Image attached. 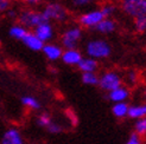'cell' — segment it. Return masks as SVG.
<instances>
[{"label": "cell", "mask_w": 146, "mask_h": 144, "mask_svg": "<svg viewBox=\"0 0 146 144\" xmlns=\"http://www.w3.org/2000/svg\"><path fill=\"white\" fill-rule=\"evenodd\" d=\"M86 51H87V54L89 56V58L98 60V59L108 58L112 53V47L106 40L94 39L87 44Z\"/></svg>", "instance_id": "1"}, {"label": "cell", "mask_w": 146, "mask_h": 144, "mask_svg": "<svg viewBox=\"0 0 146 144\" xmlns=\"http://www.w3.org/2000/svg\"><path fill=\"white\" fill-rule=\"evenodd\" d=\"M18 20H19V25L24 26L25 28H36L40 24L49 23L42 12L31 11V10H26L21 12L18 16Z\"/></svg>", "instance_id": "2"}, {"label": "cell", "mask_w": 146, "mask_h": 144, "mask_svg": "<svg viewBox=\"0 0 146 144\" xmlns=\"http://www.w3.org/2000/svg\"><path fill=\"white\" fill-rule=\"evenodd\" d=\"M98 86H100L101 90L106 92H111L122 86V78L115 71H106L101 76H99Z\"/></svg>", "instance_id": "3"}, {"label": "cell", "mask_w": 146, "mask_h": 144, "mask_svg": "<svg viewBox=\"0 0 146 144\" xmlns=\"http://www.w3.org/2000/svg\"><path fill=\"white\" fill-rule=\"evenodd\" d=\"M121 10L132 18L146 16V0H121Z\"/></svg>", "instance_id": "4"}, {"label": "cell", "mask_w": 146, "mask_h": 144, "mask_svg": "<svg viewBox=\"0 0 146 144\" xmlns=\"http://www.w3.org/2000/svg\"><path fill=\"white\" fill-rule=\"evenodd\" d=\"M48 21H64L68 18V10L60 3H49L42 11Z\"/></svg>", "instance_id": "5"}, {"label": "cell", "mask_w": 146, "mask_h": 144, "mask_svg": "<svg viewBox=\"0 0 146 144\" xmlns=\"http://www.w3.org/2000/svg\"><path fill=\"white\" fill-rule=\"evenodd\" d=\"M82 38V30L80 26H74L70 27L68 30H65L61 37V43L62 46L65 47V50H71L76 48L78 41Z\"/></svg>", "instance_id": "6"}, {"label": "cell", "mask_w": 146, "mask_h": 144, "mask_svg": "<svg viewBox=\"0 0 146 144\" xmlns=\"http://www.w3.org/2000/svg\"><path fill=\"white\" fill-rule=\"evenodd\" d=\"M102 19H105V18L102 16V13L100 12V10H94V11L81 14L78 18V23L82 27L92 28V27H95Z\"/></svg>", "instance_id": "7"}, {"label": "cell", "mask_w": 146, "mask_h": 144, "mask_svg": "<svg viewBox=\"0 0 146 144\" xmlns=\"http://www.w3.org/2000/svg\"><path fill=\"white\" fill-rule=\"evenodd\" d=\"M0 144H25V139L18 129L10 128L3 134Z\"/></svg>", "instance_id": "8"}, {"label": "cell", "mask_w": 146, "mask_h": 144, "mask_svg": "<svg viewBox=\"0 0 146 144\" xmlns=\"http://www.w3.org/2000/svg\"><path fill=\"white\" fill-rule=\"evenodd\" d=\"M33 33L37 35V38L40 41H43L45 44L46 41H50L54 37V27L50 23H44L36 27Z\"/></svg>", "instance_id": "9"}, {"label": "cell", "mask_w": 146, "mask_h": 144, "mask_svg": "<svg viewBox=\"0 0 146 144\" xmlns=\"http://www.w3.org/2000/svg\"><path fill=\"white\" fill-rule=\"evenodd\" d=\"M82 58H83V56L77 48L64 50L62 52V57H61L63 63L67 64V65H78V63L81 62Z\"/></svg>", "instance_id": "10"}, {"label": "cell", "mask_w": 146, "mask_h": 144, "mask_svg": "<svg viewBox=\"0 0 146 144\" xmlns=\"http://www.w3.org/2000/svg\"><path fill=\"white\" fill-rule=\"evenodd\" d=\"M43 53L45 54V57L51 60V62H55V60H58L61 59L62 57V46L57 45V44H51V43H49V44H44V46H43L42 48Z\"/></svg>", "instance_id": "11"}, {"label": "cell", "mask_w": 146, "mask_h": 144, "mask_svg": "<svg viewBox=\"0 0 146 144\" xmlns=\"http://www.w3.org/2000/svg\"><path fill=\"white\" fill-rule=\"evenodd\" d=\"M129 98V90L126 86H120V88L115 89L111 92H108V99L115 103H123Z\"/></svg>", "instance_id": "12"}, {"label": "cell", "mask_w": 146, "mask_h": 144, "mask_svg": "<svg viewBox=\"0 0 146 144\" xmlns=\"http://www.w3.org/2000/svg\"><path fill=\"white\" fill-rule=\"evenodd\" d=\"M21 41L32 51H42L43 46H44V43L40 41L33 32H27Z\"/></svg>", "instance_id": "13"}, {"label": "cell", "mask_w": 146, "mask_h": 144, "mask_svg": "<svg viewBox=\"0 0 146 144\" xmlns=\"http://www.w3.org/2000/svg\"><path fill=\"white\" fill-rule=\"evenodd\" d=\"M146 115V105L145 104H135V105H129L128 106V112L127 117L131 119H141L145 118Z\"/></svg>", "instance_id": "14"}, {"label": "cell", "mask_w": 146, "mask_h": 144, "mask_svg": "<svg viewBox=\"0 0 146 144\" xmlns=\"http://www.w3.org/2000/svg\"><path fill=\"white\" fill-rule=\"evenodd\" d=\"M95 28H96L98 32H100L102 34H109V33L115 31L116 24H115V21L112 20L111 18H105L95 26Z\"/></svg>", "instance_id": "15"}, {"label": "cell", "mask_w": 146, "mask_h": 144, "mask_svg": "<svg viewBox=\"0 0 146 144\" xmlns=\"http://www.w3.org/2000/svg\"><path fill=\"white\" fill-rule=\"evenodd\" d=\"M77 66L82 71V73H86V72H96L99 67V62L93 58H89V57H87V58L83 57Z\"/></svg>", "instance_id": "16"}, {"label": "cell", "mask_w": 146, "mask_h": 144, "mask_svg": "<svg viewBox=\"0 0 146 144\" xmlns=\"http://www.w3.org/2000/svg\"><path fill=\"white\" fill-rule=\"evenodd\" d=\"M128 104L127 102H123V103H115L112 106V113L115 118H126L127 117V112H128Z\"/></svg>", "instance_id": "17"}, {"label": "cell", "mask_w": 146, "mask_h": 144, "mask_svg": "<svg viewBox=\"0 0 146 144\" xmlns=\"http://www.w3.org/2000/svg\"><path fill=\"white\" fill-rule=\"evenodd\" d=\"M21 104H23L26 109L29 110H33V111H37L40 109V103L37 98H35L32 96H24L21 97Z\"/></svg>", "instance_id": "18"}, {"label": "cell", "mask_w": 146, "mask_h": 144, "mask_svg": "<svg viewBox=\"0 0 146 144\" xmlns=\"http://www.w3.org/2000/svg\"><path fill=\"white\" fill-rule=\"evenodd\" d=\"M27 32L29 31L26 30V28L24 26L19 25V24L13 25L10 28V35H11V37H13L14 39H18V40H23V38L26 35Z\"/></svg>", "instance_id": "19"}, {"label": "cell", "mask_w": 146, "mask_h": 144, "mask_svg": "<svg viewBox=\"0 0 146 144\" xmlns=\"http://www.w3.org/2000/svg\"><path fill=\"white\" fill-rule=\"evenodd\" d=\"M82 83L89 86H96L99 84V75L96 72H86V73H82Z\"/></svg>", "instance_id": "20"}, {"label": "cell", "mask_w": 146, "mask_h": 144, "mask_svg": "<svg viewBox=\"0 0 146 144\" xmlns=\"http://www.w3.org/2000/svg\"><path fill=\"white\" fill-rule=\"evenodd\" d=\"M37 125L38 126H40V128H48L51 123H52V118H51V116L48 113V112H43V113H40L39 116L37 117Z\"/></svg>", "instance_id": "21"}, {"label": "cell", "mask_w": 146, "mask_h": 144, "mask_svg": "<svg viewBox=\"0 0 146 144\" xmlns=\"http://www.w3.org/2000/svg\"><path fill=\"white\" fill-rule=\"evenodd\" d=\"M134 134H137L140 137H144L146 134V119L141 118V119H137L134 123Z\"/></svg>", "instance_id": "22"}, {"label": "cell", "mask_w": 146, "mask_h": 144, "mask_svg": "<svg viewBox=\"0 0 146 144\" xmlns=\"http://www.w3.org/2000/svg\"><path fill=\"white\" fill-rule=\"evenodd\" d=\"M116 11V7L113 5V4H105L101 6L100 9V12L102 13V16H104V18H111L113 14L115 13Z\"/></svg>", "instance_id": "23"}, {"label": "cell", "mask_w": 146, "mask_h": 144, "mask_svg": "<svg viewBox=\"0 0 146 144\" xmlns=\"http://www.w3.org/2000/svg\"><path fill=\"white\" fill-rule=\"evenodd\" d=\"M134 28L138 33H145V31H146V16L134 19Z\"/></svg>", "instance_id": "24"}, {"label": "cell", "mask_w": 146, "mask_h": 144, "mask_svg": "<svg viewBox=\"0 0 146 144\" xmlns=\"http://www.w3.org/2000/svg\"><path fill=\"white\" fill-rule=\"evenodd\" d=\"M125 144H143V137H140V136H138L137 134L132 132L128 136V138L126 139Z\"/></svg>", "instance_id": "25"}, {"label": "cell", "mask_w": 146, "mask_h": 144, "mask_svg": "<svg viewBox=\"0 0 146 144\" xmlns=\"http://www.w3.org/2000/svg\"><path fill=\"white\" fill-rule=\"evenodd\" d=\"M46 130L50 132V134H52V135H57V134H60L62 132L63 130V128L61 124H58V123H55V122H52L48 128H46Z\"/></svg>", "instance_id": "26"}, {"label": "cell", "mask_w": 146, "mask_h": 144, "mask_svg": "<svg viewBox=\"0 0 146 144\" xmlns=\"http://www.w3.org/2000/svg\"><path fill=\"white\" fill-rule=\"evenodd\" d=\"M126 78H127V82L129 84H132V85H134L138 82V75H137L135 71H129L128 73H127V77Z\"/></svg>", "instance_id": "27"}, {"label": "cell", "mask_w": 146, "mask_h": 144, "mask_svg": "<svg viewBox=\"0 0 146 144\" xmlns=\"http://www.w3.org/2000/svg\"><path fill=\"white\" fill-rule=\"evenodd\" d=\"M65 115H67V117L69 118V120L71 122L72 125H76L77 124V116H76V113L74 111L67 110V111H65Z\"/></svg>", "instance_id": "28"}, {"label": "cell", "mask_w": 146, "mask_h": 144, "mask_svg": "<svg viewBox=\"0 0 146 144\" xmlns=\"http://www.w3.org/2000/svg\"><path fill=\"white\" fill-rule=\"evenodd\" d=\"M93 0H71V4L74 5L75 7H83L89 5Z\"/></svg>", "instance_id": "29"}, {"label": "cell", "mask_w": 146, "mask_h": 144, "mask_svg": "<svg viewBox=\"0 0 146 144\" xmlns=\"http://www.w3.org/2000/svg\"><path fill=\"white\" fill-rule=\"evenodd\" d=\"M11 0H0V12H5L10 10Z\"/></svg>", "instance_id": "30"}, {"label": "cell", "mask_w": 146, "mask_h": 144, "mask_svg": "<svg viewBox=\"0 0 146 144\" xmlns=\"http://www.w3.org/2000/svg\"><path fill=\"white\" fill-rule=\"evenodd\" d=\"M7 16L11 18H16V17H18V14L14 10H7Z\"/></svg>", "instance_id": "31"}, {"label": "cell", "mask_w": 146, "mask_h": 144, "mask_svg": "<svg viewBox=\"0 0 146 144\" xmlns=\"http://www.w3.org/2000/svg\"><path fill=\"white\" fill-rule=\"evenodd\" d=\"M24 3H27V4H30V5H36V4H39L42 0H23Z\"/></svg>", "instance_id": "32"}]
</instances>
